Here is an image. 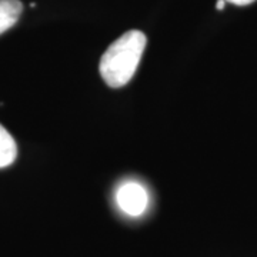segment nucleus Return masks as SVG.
<instances>
[{
    "label": "nucleus",
    "instance_id": "obj_1",
    "mask_svg": "<svg viewBox=\"0 0 257 257\" xmlns=\"http://www.w3.org/2000/svg\"><path fill=\"white\" fill-rule=\"evenodd\" d=\"M146 45L147 39L143 32L128 30L107 47L101 56L99 70L109 87L119 89L132 80Z\"/></svg>",
    "mask_w": 257,
    "mask_h": 257
},
{
    "label": "nucleus",
    "instance_id": "obj_2",
    "mask_svg": "<svg viewBox=\"0 0 257 257\" xmlns=\"http://www.w3.org/2000/svg\"><path fill=\"white\" fill-rule=\"evenodd\" d=\"M116 200L121 210L132 217L143 214L147 209L149 196L146 189L136 182H128L120 186L116 193Z\"/></svg>",
    "mask_w": 257,
    "mask_h": 257
},
{
    "label": "nucleus",
    "instance_id": "obj_3",
    "mask_svg": "<svg viewBox=\"0 0 257 257\" xmlns=\"http://www.w3.org/2000/svg\"><path fill=\"white\" fill-rule=\"evenodd\" d=\"M22 12H23L22 2L0 0V35H3L18 23Z\"/></svg>",
    "mask_w": 257,
    "mask_h": 257
},
{
    "label": "nucleus",
    "instance_id": "obj_4",
    "mask_svg": "<svg viewBox=\"0 0 257 257\" xmlns=\"http://www.w3.org/2000/svg\"><path fill=\"white\" fill-rule=\"evenodd\" d=\"M18 156V145L13 136L0 124V169L10 166Z\"/></svg>",
    "mask_w": 257,
    "mask_h": 257
},
{
    "label": "nucleus",
    "instance_id": "obj_5",
    "mask_svg": "<svg viewBox=\"0 0 257 257\" xmlns=\"http://www.w3.org/2000/svg\"><path fill=\"white\" fill-rule=\"evenodd\" d=\"M253 2H256V0H226V3H231V5H236V6H247Z\"/></svg>",
    "mask_w": 257,
    "mask_h": 257
},
{
    "label": "nucleus",
    "instance_id": "obj_6",
    "mask_svg": "<svg viewBox=\"0 0 257 257\" xmlns=\"http://www.w3.org/2000/svg\"><path fill=\"white\" fill-rule=\"evenodd\" d=\"M224 5H226V0H217V3H216V8H217V10H223Z\"/></svg>",
    "mask_w": 257,
    "mask_h": 257
}]
</instances>
